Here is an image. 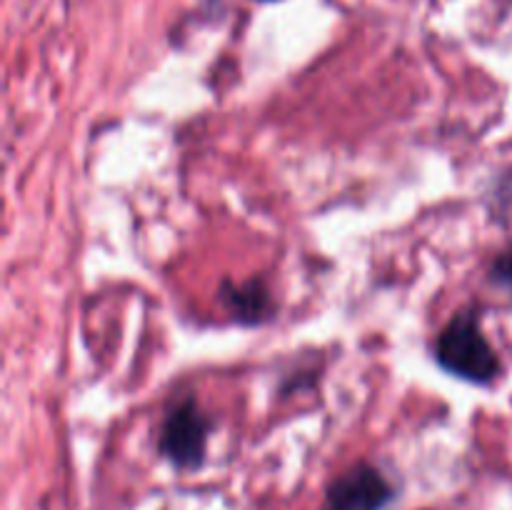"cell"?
<instances>
[{"label":"cell","mask_w":512,"mask_h":510,"mask_svg":"<svg viewBox=\"0 0 512 510\" xmlns=\"http://www.w3.org/2000/svg\"><path fill=\"white\" fill-rule=\"evenodd\" d=\"M435 363L473 385H490L503 375L498 350L485 335L478 308L458 310L435 340Z\"/></svg>","instance_id":"6da1fadb"},{"label":"cell","mask_w":512,"mask_h":510,"mask_svg":"<svg viewBox=\"0 0 512 510\" xmlns=\"http://www.w3.org/2000/svg\"><path fill=\"white\" fill-rule=\"evenodd\" d=\"M210 435H213V420L193 395H183V398H175L165 410L158 433V453L175 470L193 473L203 468Z\"/></svg>","instance_id":"7a4b0ae2"},{"label":"cell","mask_w":512,"mask_h":510,"mask_svg":"<svg viewBox=\"0 0 512 510\" xmlns=\"http://www.w3.org/2000/svg\"><path fill=\"white\" fill-rule=\"evenodd\" d=\"M398 500V485L378 468L360 460L330 480L320 510H388Z\"/></svg>","instance_id":"3957f363"},{"label":"cell","mask_w":512,"mask_h":510,"mask_svg":"<svg viewBox=\"0 0 512 510\" xmlns=\"http://www.w3.org/2000/svg\"><path fill=\"white\" fill-rule=\"evenodd\" d=\"M220 300H223L225 310L243 325H260L273 318L275 313L273 295H270L265 280L260 278L243 280V283L223 280Z\"/></svg>","instance_id":"277c9868"},{"label":"cell","mask_w":512,"mask_h":510,"mask_svg":"<svg viewBox=\"0 0 512 510\" xmlns=\"http://www.w3.org/2000/svg\"><path fill=\"white\" fill-rule=\"evenodd\" d=\"M488 278L490 283L498 285L500 290H505V293L512 295V243L503 250V253L495 255V260L490 263Z\"/></svg>","instance_id":"5b68a950"},{"label":"cell","mask_w":512,"mask_h":510,"mask_svg":"<svg viewBox=\"0 0 512 510\" xmlns=\"http://www.w3.org/2000/svg\"><path fill=\"white\" fill-rule=\"evenodd\" d=\"M258 3H275V0H258Z\"/></svg>","instance_id":"8992f818"}]
</instances>
